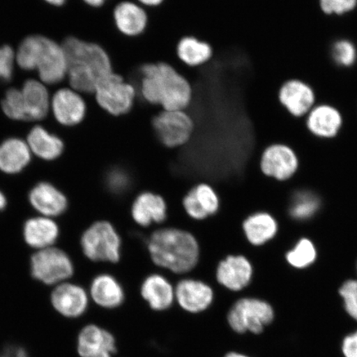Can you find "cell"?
I'll return each mask as SVG.
<instances>
[{"label":"cell","instance_id":"obj_1","mask_svg":"<svg viewBox=\"0 0 357 357\" xmlns=\"http://www.w3.org/2000/svg\"><path fill=\"white\" fill-rule=\"evenodd\" d=\"M147 250L158 269L178 278L190 275L199 261L198 240L190 231L175 227H153Z\"/></svg>","mask_w":357,"mask_h":357},{"label":"cell","instance_id":"obj_2","mask_svg":"<svg viewBox=\"0 0 357 357\" xmlns=\"http://www.w3.org/2000/svg\"><path fill=\"white\" fill-rule=\"evenodd\" d=\"M62 48L70 84L75 91L93 96L102 80L114 73L108 53L99 44L68 38Z\"/></svg>","mask_w":357,"mask_h":357},{"label":"cell","instance_id":"obj_3","mask_svg":"<svg viewBox=\"0 0 357 357\" xmlns=\"http://www.w3.org/2000/svg\"><path fill=\"white\" fill-rule=\"evenodd\" d=\"M139 93L150 105L164 110H185L192 100V87L184 75L167 63L142 66Z\"/></svg>","mask_w":357,"mask_h":357},{"label":"cell","instance_id":"obj_4","mask_svg":"<svg viewBox=\"0 0 357 357\" xmlns=\"http://www.w3.org/2000/svg\"><path fill=\"white\" fill-rule=\"evenodd\" d=\"M16 60L22 69L37 70L46 84L59 83L67 74L63 48L43 36L25 38L17 50Z\"/></svg>","mask_w":357,"mask_h":357},{"label":"cell","instance_id":"obj_5","mask_svg":"<svg viewBox=\"0 0 357 357\" xmlns=\"http://www.w3.org/2000/svg\"><path fill=\"white\" fill-rule=\"evenodd\" d=\"M79 243L84 257L93 264L115 265L121 260V235L108 220H96L87 226Z\"/></svg>","mask_w":357,"mask_h":357},{"label":"cell","instance_id":"obj_6","mask_svg":"<svg viewBox=\"0 0 357 357\" xmlns=\"http://www.w3.org/2000/svg\"><path fill=\"white\" fill-rule=\"evenodd\" d=\"M274 318L275 311L271 303L254 296L236 298L227 314V323L238 333H261Z\"/></svg>","mask_w":357,"mask_h":357},{"label":"cell","instance_id":"obj_7","mask_svg":"<svg viewBox=\"0 0 357 357\" xmlns=\"http://www.w3.org/2000/svg\"><path fill=\"white\" fill-rule=\"evenodd\" d=\"M155 135L169 149L188 144L195 131V122L186 110L162 109L153 119Z\"/></svg>","mask_w":357,"mask_h":357},{"label":"cell","instance_id":"obj_8","mask_svg":"<svg viewBox=\"0 0 357 357\" xmlns=\"http://www.w3.org/2000/svg\"><path fill=\"white\" fill-rule=\"evenodd\" d=\"M93 97L101 109L120 117L132 109L137 91L132 84L113 73L97 86Z\"/></svg>","mask_w":357,"mask_h":357},{"label":"cell","instance_id":"obj_9","mask_svg":"<svg viewBox=\"0 0 357 357\" xmlns=\"http://www.w3.org/2000/svg\"><path fill=\"white\" fill-rule=\"evenodd\" d=\"M31 273L45 284H60L73 276L74 264L61 249L48 248L39 250L31 258Z\"/></svg>","mask_w":357,"mask_h":357},{"label":"cell","instance_id":"obj_10","mask_svg":"<svg viewBox=\"0 0 357 357\" xmlns=\"http://www.w3.org/2000/svg\"><path fill=\"white\" fill-rule=\"evenodd\" d=\"M166 275L175 284L176 303L183 311L199 314L211 309L215 300V292L211 284L190 275Z\"/></svg>","mask_w":357,"mask_h":357},{"label":"cell","instance_id":"obj_11","mask_svg":"<svg viewBox=\"0 0 357 357\" xmlns=\"http://www.w3.org/2000/svg\"><path fill=\"white\" fill-rule=\"evenodd\" d=\"M279 104L294 119H301L317 105L318 96L309 82L301 78H289L280 84L278 92Z\"/></svg>","mask_w":357,"mask_h":357},{"label":"cell","instance_id":"obj_12","mask_svg":"<svg viewBox=\"0 0 357 357\" xmlns=\"http://www.w3.org/2000/svg\"><path fill=\"white\" fill-rule=\"evenodd\" d=\"M298 159L296 151L289 146L273 142L263 150L259 160V169L263 176L284 181L296 173Z\"/></svg>","mask_w":357,"mask_h":357},{"label":"cell","instance_id":"obj_13","mask_svg":"<svg viewBox=\"0 0 357 357\" xmlns=\"http://www.w3.org/2000/svg\"><path fill=\"white\" fill-rule=\"evenodd\" d=\"M254 266L242 254L227 255L218 262L215 278L221 287L233 293H241L252 283Z\"/></svg>","mask_w":357,"mask_h":357},{"label":"cell","instance_id":"obj_14","mask_svg":"<svg viewBox=\"0 0 357 357\" xmlns=\"http://www.w3.org/2000/svg\"><path fill=\"white\" fill-rule=\"evenodd\" d=\"M182 206L192 220L202 222L220 212V196L209 183L200 182L187 192L182 199Z\"/></svg>","mask_w":357,"mask_h":357},{"label":"cell","instance_id":"obj_15","mask_svg":"<svg viewBox=\"0 0 357 357\" xmlns=\"http://www.w3.org/2000/svg\"><path fill=\"white\" fill-rule=\"evenodd\" d=\"M130 213L133 222L142 229L160 227L167 220V203L162 195L155 192L142 191L134 199Z\"/></svg>","mask_w":357,"mask_h":357},{"label":"cell","instance_id":"obj_16","mask_svg":"<svg viewBox=\"0 0 357 357\" xmlns=\"http://www.w3.org/2000/svg\"><path fill=\"white\" fill-rule=\"evenodd\" d=\"M139 293L142 300L154 312H166L176 305L175 284L159 269L142 280Z\"/></svg>","mask_w":357,"mask_h":357},{"label":"cell","instance_id":"obj_17","mask_svg":"<svg viewBox=\"0 0 357 357\" xmlns=\"http://www.w3.org/2000/svg\"><path fill=\"white\" fill-rule=\"evenodd\" d=\"M344 124V116L336 105L321 102L305 116V125L312 135L331 139L336 137Z\"/></svg>","mask_w":357,"mask_h":357},{"label":"cell","instance_id":"obj_18","mask_svg":"<svg viewBox=\"0 0 357 357\" xmlns=\"http://www.w3.org/2000/svg\"><path fill=\"white\" fill-rule=\"evenodd\" d=\"M89 296L96 305L116 310L126 301V291L121 281L109 272H100L89 282Z\"/></svg>","mask_w":357,"mask_h":357},{"label":"cell","instance_id":"obj_19","mask_svg":"<svg viewBox=\"0 0 357 357\" xmlns=\"http://www.w3.org/2000/svg\"><path fill=\"white\" fill-rule=\"evenodd\" d=\"M53 307L67 318H78L86 312L89 294L80 285L61 283L53 290L51 296Z\"/></svg>","mask_w":357,"mask_h":357},{"label":"cell","instance_id":"obj_20","mask_svg":"<svg viewBox=\"0 0 357 357\" xmlns=\"http://www.w3.org/2000/svg\"><path fill=\"white\" fill-rule=\"evenodd\" d=\"M88 106L77 91L69 89L58 91L52 100V110L58 122L75 126L86 117Z\"/></svg>","mask_w":357,"mask_h":357},{"label":"cell","instance_id":"obj_21","mask_svg":"<svg viewBox=\"0 0 357 357\" xmlns=\"http://www.w3.org/2000/svg\"><path fill=\"white\" fill-rule=\"evenodd\" d=\"M242 230L248 244L253 248H262L275 238L279 225L271 213L260 211L245 217Z\"/></svg>","mask_w":357,"mask_h":357},{"label":"cell","instance_id":"obj_22","mask_svg":"<svg viewBox=\"0 0 357 357\" xmlns=\"http://www.w3.org/2000/svg\"><path fill=\"white\" fill-rule=\"evenodd\" d=\"M29 199L35 211L51 218L61 215L68 207L66 196L48 182L36 185L29 192Z\"/></svg>","mask_w":357,"mask_h":357},{"label":"cell","instance_id":"obj_23","mask_svg":"<svg viewBox=\"0 0 357 357\" xmlns=\"http://www.w3.org/2000/svg\"><path fill=\"white\" fill-rule=\"evenodd\" d=\"M116 350L113 335L96 325L86 326L79 335L78 352L82 357H112Z\"/></svg>","mask_w":357,"mask_h":357},{"label":"cell","instance_id":"obj_24","mask_svg":"<svg viewBox=\"0 0 357 357\" xmlns=\"http://www.w3.org/2000/svg\"><path fill=\"white\" fill-rule=\"evenodd\" d=\"M20 92L24 121L42 120L46 117L50 101L47 89L42 83L35 79L26 80Z\"/></svg>","mask_w":357,"mask_h":357},{"label":"cell","instance_id":"obj_25","mask_svg":"<svg viewBox=\"0 0 357 357\" xmlns=\"http://www.w3.org/2000/svg\"><path fill=\"white\" fill-rule=\"evenodd\" d=\"M116 28L127 37H137L144 32L147 25V15L139 3L124 1L114 10Z\"/></svg>","mask_w":357,"mask_h":357},{"label":"cell","instance_id":"obj_26","mask_svg":"<svg viewBox=\"0 0 357 357\" xmlns=\"http://www.w3.org/2000/svg\"><path fill=\"white\" fill-rule=\"evenodd\" d=\"M22 234L26 243L39 251L52 247L59 236L60 229L51 218L40 216L26 220Z\"/></svg>","mask_w":357,"mask_h":357},{"label":"cell","instance_id":"obj_27","mask_svg":"<svg viewBox=\"0 0 357 357\" xmlns=\"http://www.w3.org/2000/svg\"><path fill=\"white\" fill-rule=\"evenodd\" d=\"M31 150L20 138H10L0 145V171L15 175L24 169L31 160Z\"/></svg>","mask_w":357,"mask_h":357},{"label":"cell","instance_id":"obj_28","mask_svg":"<svg viewBox=\"0 0 357 357\" xmlns=\"http://www.w3.org/2000/svg\"><path fill=\"white\" fill-rule=\"evenodd\" d=\"M26 144L31 153L45 160H56L64 151V144L60 137L39 126L31 130Z\"/></svg>","mask_w":357,"mask_h":357},{"label":"cell","instance_id":"obj_29","mask_svg":"<svg viewBox=\"0 0 357 357\" xmlns=\"http://www.w3.org/2000/svg\"><path fill=\"white\" fill-rule=\"evenodd\" d=\"M177 55L183 63L195 68L211 61L213 50L207 43L194 37H185L178 44Z\"/></svg>","mask_w":357,"mask_h":357},{"label":"cell","instance_id":"obj_30","mask_svg":"<svg viewBox=\"0 0 357 357\" xmlns=\"http://www.w3.org/2000/svg\"><path fill=\"white\" fill-rule=\"evenodd\" d=\"M319 196L309 190L296 192L290 202L289 212L294 220H306L314 216L320 208Z\"/></svg>","mask_w":357,"mask_h":357},{"label":"cell","instance_id":"obj_31","mask_svg":"<svg viewBox=\"0 0 357 357\" xmlns=\"http://www.w3.org/2000/svg\"><path fill=\"white\" fill-rule=\"evenodd\" d=\"M329 56L338 68L351 69L357 64V45L351 38H337L330 46Z\"/></svg>","mask_w":357,"mask_h":357},{"label":"cell","instance_id":"obj_32","mask_svg":"<svg viewBox=\"0 0 357 357\" xmlns=\"http://www.w3.org/2000/svg\"><path fill=\"white\" fill-rule=\"evenodd\" d=\"M317 251L314 243L310 239L302 238L296 247L287 254V260L290 266L297 269H303L314 263Z\"/></svg>","mask_w":357,"mask_h":357},{"label":"cell","instance_id":"obj_33","mask_svg":"<svg viewBox=\"0 0 357 357\" xmlns=\"http://www.w3.org/2000/svg\"><path fill=\"white\" fill-rule=\"evenodd\" d=\"M318 4L328 17H343L357 10V0H318Z\"/></svg>","mask_w":357,"mask_h":357},{"label":"cell","instance_id":"obj_34","mask_svg":"<svg viewBox=\"0 0 357 357\" xmlns=\"http://www.w3.org/2000/svg\"><path fill=\"white\" fill-rule=\"evenodd\" d=\"M339 294L344 303L347 314L357 322V280H347L339 289Z\"/></svg>","mask_w":357,"mask_h":357},{"label":"cell","instance_id":"obj_35","mask_svg":"<svg viewBox=\"0 0 357 357\" xmlns=\"http://www.w3.org/2000/svg\"><path fill=\"white\" fill-rule=\"evenodd\" d=\"M15 52L10 46L0 48V80L8 82L13 75Z\"/></svg>","mask_w":357,"mask_h":357},{"label":"cell","instance_id":"obj_36","mask_svg":"<svg viewBox=\"0 0 357 357\" xmlns=\"http://www.w3.org/2000/svg\"><path fill=\"white\" fill-rule=\"evenodd\" d=\"M342 351L344 357H357V331L343 339Z\"/></svg>","mask_w":357,"mask_h":357},{"label":"cell","instance_id":"obj_37","mask_svg":"<svg viewBox=\"0 0 357 357\" xmlns=\"http://www.w3.org/2000/svg\"><path fill=\"white\" fill-rule=\"evenodd\" d=\"M0 357H29L28 352L24 348L11 347L0 354Z\"/></svg>","mask_w":357,"mask_h":357},{"label":"cell","instance_id":"obj_38","mask_svg":"<svg viewBox=\"0 0 357 357\" xmlns=\"http://www.w3.org/2000/svg\"><path fill=\"white\" fill-rule=\"evenodd\" d=\"M140 6L146 8L158 7L164 2V0H137Z\"/></svg>","mask_w":357,"mask_h":357},{"label":"cell","instance_id":"obj_39","mask_svg":"<svg viewBox=\"0 0 357 357\" xmlns=\"http://www.w3.org/2000/svg\"><path fill=\"white\" fill-rule=\"evenodd\" d=\"M88 6L93 8H99L105 6L109 0H83Z\"/></svg>","mask_w":357,"mask_h":357},{"label":"cell","instance_id":"obj_40","mask_svg":"<svg viewBox=\"0 0 357 357\" xmlns=\"http://www.w3.org/2000/svg\"><path fill=\"white\" fill-rule=\"evenodd\" d=\"M7 206V199L2 191H0V211H3Z\"/></svg>","mask_w":357,"mask_h":357},{"label":"cell","instance_id":"obj_41","mask_svg":"<svg viewBox=\"0 0 357 357\" xmlns=\"http://www.w3.org/2000/svg\"><path fill=\"white\" fill-rule=\"evenodd\" d=\"M46 1L49 3L52 4V6H63V4L66 2V0H46Z\"/></svg>","mask_w":357,"mask_h":357},{"label":"cell","instance_id":"obj_42","mask_svg":"<svg viewBox=\"0 0 357 357\" xmlns=\"http://www.w3.org/2000/svg\"><path fill=\"white\" fill-rule=\"evenodd\" d=\"M225 357H249L248 356L238 354V352H230V354H227Z\"/></svg>","mask_w":357,"mask_h":357}]
</instances>
